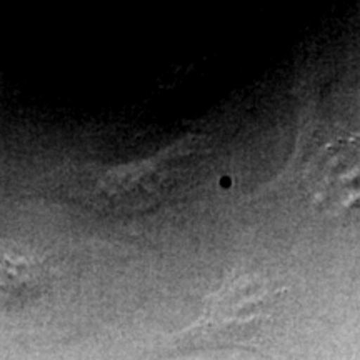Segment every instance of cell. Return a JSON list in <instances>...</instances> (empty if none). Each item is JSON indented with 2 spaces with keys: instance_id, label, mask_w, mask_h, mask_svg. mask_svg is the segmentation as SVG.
Segmentation results:
<instances>
[{
  "instance_id": "6da1fadb",
  "label": "cell",
  "mask_w": 360,
  "mask_h": 360,
  "mask_svg": "<svg viewBox=\"0 0 360 360\" xmlns=\"http://www.w3.org/2000/svg\"><path fill=\"white\" fill-rule=\"evenodd\" d=\"M270 299L260 277H231L205 300L200 317L177 335L179 347H252L269 317Z\"/></svg>"
}]
</instances>
